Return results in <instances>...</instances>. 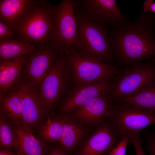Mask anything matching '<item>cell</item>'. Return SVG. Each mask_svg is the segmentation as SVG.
<instances>
[{"instance_id":"603a6c76","label":"cell","mask_w":155,"mask_h":155,"mask_svg":"<svg viewBox=\"0 0 155 155\" xmlns=\"http://www.w3.org/2000/svg\"><path fill=\"white\" fill-rule=\"evenodd\" d=\"M15 137L13 121L0 114V150H14Z\"/></svg>"},{"instance_id":"7a4b0ae2","label":"cell","mask_w":155,"mask_h":155,"mask_svg":"<svg viewBox=\"0 0 155 155\" xmlns=\"http://www.w3.org/2000/svg\"><path fill=\"white\" fill-rule=\"evenodd\" d=\"M75 13L78 26L75 51L83 55L111 64L114 58L109 32L104 26L87 18L77 7Z\"/></svg>"},{"instance_id":"9c48e42d","label":"cell","mask_w":155,"mask_h":155,"mask_svg":"<svg viewBox=\"0 0 155 155\" xmlns=\"http://www.w3.org/2000/svg\"><path fill=\"white\" fill-rule=\"evenodd\" d=\"M59 52L48 46L39 47L28 55L21 71L23 82L37 91L52 69Z\"/></svg>"},{"instance_id":"277c9868","label":"cell","mask_w":155,"mask_h":155,"mask_svg":"<svg viewBox=\"0 0 155 155\" xmlns=\"http://www.w3.org/2000/svg\"><path fill=\"white\" fill-rule=\"evenodd\" d=\"M53 6L46 0H36L13 30L17 39L40 48L48 46Z\"/></svg>"},{"instance_id":"83f0119b","label":"cell","mask_w":155,"mask_h":155,"mask_svg":"<svg viewBox=\"0 0 155 155\" xmlns=\"http://www.w3.org/2000/svg\"><path fill=\"white\" fill-rule=\"evenodd\" d=\"M45 155H68L67 153L60 146L49 147Z\"/></svg>"},{"instance_id":"ffe728a7","label":"cell","mask_w":155,"mask_h":155,"mask_svg":"<svg viewBox=\"0 0 155 155\" xmlns=\"http://www.w3.org/2000/svg\"><path fill=\"white\" fill-rule=\"evenodd\" d=\"M117 102L150 110L155 113V78L133 96Z\"/></svg>"},{"instance_id":"ba28073f","label":"cell","mask_w":155,"mask_h":155,"mask_svg":"<svg viewBox=\"0 0 155 155\" xmlns=\"http://www.w3.org/2000/svg\"><path fill=\"white\" fill-rule=\"evenodd\" d=\"M110 121L118 135L128 138L145 127L155 124V113L134 106L115 102Z\"/></svg>"},{"instance_id":"5bb4252c","label":"cell","mask_w":155,"mask_h":155,"mask_svg":"<svg viewBox=\"0 0 155 155\" xmlns=\"http://www.w3.org/2000/svg\"><path fill=\"white\" fill-rule=\"evenodd\" d=\"M113 102L108 94L97 97L73 111V118L84 123H102L110 116Z\"/></svg>"},{"instance_id":"7c38bea8","label":"cell","mask_w":155,"mask_h":155,"mask_svg":"<svg viewBox=\"0 0 155 155\" xmlns=\"http://www.w3.org/2000/svg\"><path fill=\"white\" fill-rule=\"evenodd\" d=\"M113 83L110 80L72 87L65 96L61 112L64 114L73 112L93 98L109 94Z\"/></svg>"},{"instance_id":"8fae6325","label":"cell","mask_w":155,"mask_h":155,"mask_svg":"<svg viewBox=\"0 0 155 155\" xmlns=\"http://www.w3.org/2000/svg\"><path fill=\"white\" fill-rule=\"evenodd\" d=\"M15 89L22 101V121L33 130L40 127L49 113L38 92L22 80Z\"/></svg>"},{"instance_id":"4fadbf2b","label":"cell","mask_w":155,"mask_h":155,"mask_svg":"<svg viewBox=\"0 0 155 155\" xmlns=\"http://www.w3.org/2000/svg\"><path fill=\"white\" fill-rule=\"evenodd\" d=\"M121 139L110 121L106 119L88 138L76 155H103L117 146Z\"/></svg>"},{"instance_id":"9a60e30c","label":"cell","mask_w":155,"mask_h":155,"mask_svg":"<svg viewBox=\"0 0 155 155\" xmlns=\"http://www.w3.org/2000/svg\"><path fill=\"white\" fill-rule=\"evenodd\" d=\"M15 132L14 150L21 155H45L49 146L34 137V130L22 121H13Z\"/></svg>"},{"instance_id":"e0dca14e","label":"cell","mask_w":155,"mask_h":155,"mask_svg":"<svg viewBox=\"0 0 155 155\" xmlns=\"http://www.w3.org/2000/svg\"><path fill=\"white\" fill-rule=\"evenodd\" d=\"M35 0H0V21L13 30Z\"/></svg>"},{"instance_id":"3957f363","label":"cell","mask_w":155,"mask_h":155,"mask_svg":"<svg viewBox=\"0 0 155 155\" xmlns=\"http://www.w3.org/2000/svg\"><path fill=\"white\" fill-rule=\"evenodd\" d=\"M77 1L63 0L54 5L48 46L59 53L76 50L78 26L75 11Z\"/></svg>"},{"instance_id":"4316f807","label":"cell","mask_w":155,"mask_h":155,"mask_svg":"<svg viewBox=\"0 0 155 155\" xmlns=\"http://www.w3.org/2000/svg\"><path fill=\"white\" fill-rule=\"evenodd\" d=\"M140 133H137L130 137L129 143H131L134 148L136 155H146L142 146V139L140 136Z\"/></svg>"},{"instance_id":"44dd1931","label":"cell","mask_w":155,"mask_h":155,"mask_svg":"<svg viewBox=\"0 0 155 155\" xmlns=\"http://www.w3.org/2000/svg\"><path fill=\"white\" fill-rule=\"evenodd\" d=\"M0 115L13 121H22V101L16 89L0 96Z\"/></svg>"},{"instance_id":"30bf717a","label":"cell","mask_w":155,"mask_h":155,"mask_svg":"<svg viewBox=\"0 0 155 155\" xmlns=\"http://www.w3.org/2000/svg\"><path fill=\"white\" fill-rule=\"evenodd\" d=\"M77 7L90 20L113 27L129 22L121 12L115 0L77 1Z\"/></svg>"},{"instance_id":"7402d4cb","label":"cell","mask_w":155,"mask_h":155,"mask_svg":"<svg viewBox=\"0 0 155 155\" xmlns=\"http://www.w3.org/2000/svg\"><path fill=\"white\" fill-rule=\"evenodd\" d=\"M49 113L46 120L39 127L38 140L47 144L60 141L62 134L63 116L58 115L51 119Z\"/></svg>"},{"instance_id":"2e32d148","label":"cell","mask_w":155,"mask_h":155,"mask_svg":"<svg viewBox=\"0 0 155 155\" xmlns=\"http://www.w3.org/2000/svg\"><path fill=\"white\" fill-rule=\"evenodd\" d=\"M27 55L11 61L0 59V96L15 89L21 82V71Z\"/></svg>"},{"instance_id":"484cf974","label":"cell","mask_w":155,"mask_h":155,"mask_svg":"<svg viewBox=\"0 0 155 155\" xmlns=\"http://www.w3.org/2000/svg\"><path fill=\"white\" fill-rule=\"evenodd\" d=\"M15 32L5 23L0 21V40L14 39Z\"/></svg>"},{"instance_id":"8992f818","label":"cell","mask_w":155,"mask_h":155,"mask_svg":"<svg viewBox=\"0 0 155 155\" xmlns=\"http://www.w3.org/2000/svg\"><path fill=\"white\" fill-rule=\"evenodd\" d=\"M72 86L71 71L65 54L59 53L52 69L42 81L38 91L49 113Z\"/></svg>"},{"instance_id":"ac0fdd59","label":"cell","mask_w":155,"mask_h":155,"mask_svg":"<svg viewBox=\"0 0 155 155\" xmlns=\"http://www.w3.org/2000/svg\"><path fill=\"white\" fill-rule=\"evenodd\" d=\"M39 47L18 39L0 40V59L11 61L32 53Z\"/></svg>"},{"instance_id":"52a82bcc","label":"cell","mask_w":155,"mask_h":155,"mask_svg":"<svg viewBox=\"0 0 155 155\" xmlns=\"http://www.w3.org/2000/svg\"><path fill=\"white\" fill-rule=\"evenodd\" d=\"M155 78V58L143 63H139L117 76L108 95L113 102L131 97Z\"/></svg>"},{"instance_id":"6da1fadb","label":"cell","mask_w":155,"mask_h":155,"mask_svg":"<svg viewBox=\"0 0 155 155\" xmlns=\"http://www.w3.org/2000/svg\"><path fill=\"white\" fill-rule=\"evenodd\" d=\"M114 59L121 66L155 58V13L143 11L135 21L109 32Z\"/></svg>"},{"instance_id":"d4e9b609","label":"cell","mask_w":155,"mask_h":155,"mask_svg":"<svg viewBox=\"0 0 155 155\" xmlns=\"http://www.w3.org/2000/svg\"><path fill=\"white\" fill-rule=\"evenodd\" d=\"M129 143V139L123 137L118 144L106 155H125L127 145Z\"/></svg>"},{"instance_id":"5b68a950","label":"cell","mask_w":155,"mask_h":155,"mask_svg":"<svg viewBox=\"0 0 155 155\" xmlns=\"http://www.w3.org/2000/svg\"><path fill=\"white\" fill-rule=\"evenodd\" d=\"M71 71L72 87L110 80L127 71L80 54L74 50L65 52ZM71 87V88H72Z\"/></svg>"},{"instance_id":"d6986e66","label":"cell","mask_w":155,"mask_h":155,"mask_svg":"<svg viewBox=\"0 0 155 155\" xmlns=\"http://www.w3.org/2000/svg\"><path fill=\"white\" fill-rule=\"evenodd\" d=\"M63 116V130L60 146L67 153L73 150L84 136L85 131L75 121Z\"/></svg>"},{"instance_id":"f1b7e54d","label":"cell","mask_w":155,"mask_h":155,"mask_svg":"<svg viewBox=\"0 0 155 155\" xmlns=\"http://www.w3.org/2000/svg\"><path fill=\"white\" fill-rule=\"evenodd\" d=\"M143 11L155 13V2L153 0H146L143 3Z\"/></svg>"},{"instance_id":"f546056e","label":"cell","mask_w":155,"mask_h":155,"mask_svg":"<svg viewBox=\"0 0 155 155\" xmlns=\"http://www.w3.org/2000/svg\"><path fill=\"white\" fill-rule=\"evenodd\" d=\"M0 155H21L20 154L16 153L14 154L12 153L11 152L6 150H0Z\"/></svg>"},{"instance_id":"cb8c5ba5","label":"cell","mask_w":155,"mask_h":155,"mask_svg":"<svg viewBox=\"0 0 155 155\" xmlns=\"http://www.w3.org/2000/svg\"><path fill=\"white\" fill-rule=\"evenodd\" d=\"M140 133L146 143V150L149 155H155V129L152 131L143 130Z\"/></svg>"}]
</instances>
